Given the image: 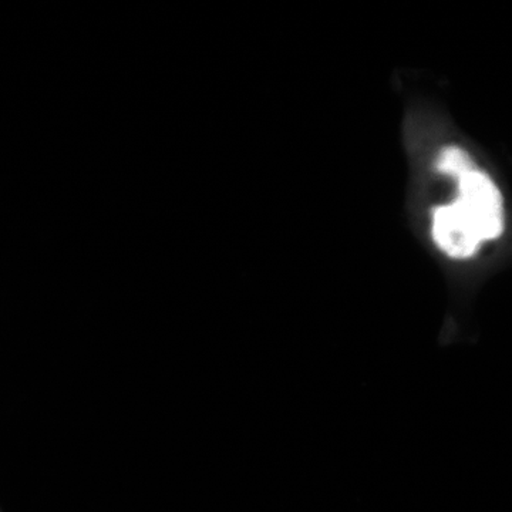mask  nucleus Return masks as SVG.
<instances>
[{"label": "nucleus", "instance_id": "f257e3e1", "mask_svg": "<svg viewBox=\"0 0 512 512\" xmlns=\"http://www.w3.org/2000/svg\"><path fill=\"white\" fill-rule=\"evenodd\" d=\"M453 204L434 208L431 235L437 248L453 259H468L481 245L504 232L503 195L494 181L476 167L458 175Z\"/></svg>", "mask_w": 512, "mask_h": 512}, {"label": "nucleus", "instance_id": "f03ea898", "mask_svg": "<svg viewBox=\"0 0 512 512\" xmlns=\"http://www.w3.org/2000/svg\"><path fill=\"white\" fill-rule=\"evenodd\" d=\"M436 167L441 174L456 178L458 175L476 167V165H474V161L468 156L466 150L457 146H450L440 151Z\"/></svg>", "mask_w": 512, "mask_h": 512}]
</instances>
